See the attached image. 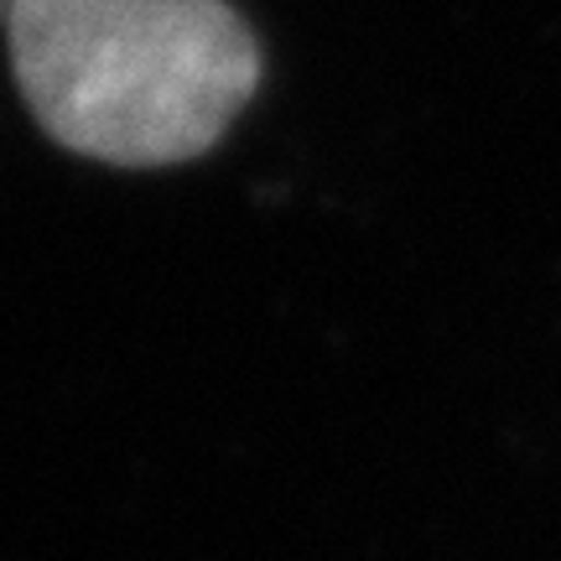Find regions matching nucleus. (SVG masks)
I'll list each match as a JSON object with an SVG mask.
<instances>
[{
  "instance_id": "obj_1",
  "label": "nucleus",
  "mask_w": 561,
  "mask_h": 561,
  "mask_svg": "<svg viewBox=\"0 0 561 561\" xmlns=\"http://www.w3.org/2000/svg\"><path fill=\"white\" fill-rule=\"evenodd\" d=\"M5 42L42 136L104 167L208 157L261 89L229 0H11Z\"/></svg>"
},
{
  "instance_id": "obj_2",
  "label": "nucleus",
  "mask_w": 561,
  "mask_h": 561,
  "mask_svg": "<svg viewBox=\"0 0 561 561\" xmlns=\"http://www.w3.org/2000/svg\"><path fill=\"white\" fill-rule=\"evenodd\" d=\"M5 5H11V0H0V11H5Z\"/></svg>"
}]
</instances>
